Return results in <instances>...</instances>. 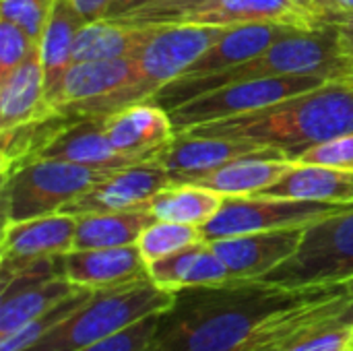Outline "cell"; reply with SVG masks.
<instances>
[{"label": "cell", "mask_w": 353, "mask_h": 351, "mask_svg": "<svg viewBox=\"0 0 353 351\" xmlns=\"http://www.w3.org/2000/svg\"><path fill=\"white\" fill-rule=\"evenodd\" d=\"M341 290L343 285L285 290L246 279L186 288L159 314L149 351H240L314 325L325 314L319 300Z\"/></svg>", "instance_id": "cell-1"}, {"label": "cell", "mask_w": 353, "mask_h": 351, "mask_svg": "<svg viewBox=\"0 0 353 351\" xmlns=\"http://www.w3.org/2000/svg\"><path fill=\"white\" fill-rule=\"evenodd\" d=\"M254 143L296 161L308 149L353 132V81L337 79L269 108L182 130Z\"/></svg>", "instance_id": "cell-2"}, {"label": "cell", "mask_w": 353, "mask_h": 351, "mask_svg": "<svg viewBox=\"0 0 353 351\" xmlns=\"http://www.w3.org/2000/svg\"><path fill=\"white\" fill-rule=\"evenodd\" d=\"M352 70L353 62L343 56L339 48L335 25H325L319 29H298L275 41L263 54L232 68L211 74L178 77L155 91L149 101L170 112L205 93L252 79L281 74H321L337 81L350 79Z\"/></svg>", "instance_id": "cell-3"}, {"label": "cell", "mask_w": 353, "mask_h": 351, "mask_svg": "<svg viewBox=\"0 0 353 351\" xmlns=\"http://www.w3.org/2000/svg\"><path fill=\"white\" fill-rule=\"evenodd\" d=\"M230 27L213 25H165L155 27L151 39L134 58V79L120 91L64 110L79 116H110L134 103H145L155 91L182 77Z\"/></svg>", "instance_id": "cell-4"}, {"label": "cell", "mask_w": 353, "mask_h": 351, "mask_svg": "<svg viewBox=\"0 0 353 351\" xmlns=\"http://www.w3.org/2000/svg\"><path fill=\"white\" fill-rule=\"evenodd\" d=\"M174 302L176 292L159 288L153 279L97 290L79 310L25 351H79L151 314L165 312Z\"/></svg>", "instance_id": "cell-5"}, {"label": "cell", "mask_w": 353, "mask_h": 351, "mask_svg": "<svg viewBox=\"0 0 353 351\" xmlns=\"http://www.w3.org/2000/svg\"><path fill=\"white\" fill-rule=\"evenodd\" d=\"M352 279L353 205L306 225L296 252L256 281L285 290H314Z\"/></svg>", "instance_id": "cell-6"}, {"label": "cell", "mask_w": 353, "mask_h": 351, "mask_svg": "<svg viewBox=\"0 0 353 351\" xmlns=\"http://www.w3.org/2000/svg\"><path fill=\"white\" fill-rule=\"evenodd\" d=\"M110 174L64 159H33L2 176L4 225L60 213Z\"/></svg>", "instance_id": "cell-7"}, {"label": "cell", "mask_w": 353, "mask_h": 351, "mask_svg": "<svg viewBox=\"0 0 353 351\" xmlns=\"http://www.w3.org/2000/svg\"><path fill=\"white\" fill-rule=\"evenodd\" d=\"M116 21L134 27H236L246 23H283L298 29H319L312 12L300 0H188L180 4L145 6L126 12Z\"/></svg>", "instance_id": "cell-8"}, {"label": "cell", "mask_w": 353, "mask_h": 351, "mask_svg": "<svg viewBox=\"0 0 353 351\" xmlns=\"http://www.w3.org/2000/svg\"><path fill=\"white\" fill-rule=\"evenodd\" d=\"M329 81L331 79L321 74H281V77L252 79L205 93L196 99H190L170 110L168 114L172 118L174 130L182 132L199 124L219 122L225 118H236L269 108L298 93L316 89Z\"/></svg>", "instance_id": "cell-9"}, {"label": "cell", "mask_w": 353, "mask_h": 351, "mask_svg": "<svg viewBox=\"0 0 353 351\" xmlns=\"http://www.w3.org/2000/svg\"><path fill=\"white\" fill-rule=\"evenodd\" d=\"M347 207L352 205L294 201V199H277V197H263V194L225 197L217 215L211 221H207L201 228V232L205 242H215V240L256 234V232L306 228Z\"/></svg>", "instance_id": "cell-10"}, {"label": "cell", "mask_w": 353, "mask_h": 351, "mask_svg": "<svg viewBox=\"0 0 353 351\" xmlns=\"http://www.w3.org/2000/svg\"><path fill=\"white\" fill-rule=\"evenodd\" d=\"M240 157H273L288 159L283 153L261 147L246 141L223 139V137H199L188 132H176L168 149L157 157V161L170 172L174 184H190L209 172L240 159Z\"/></svg>", "instance_id": "cell-11"}, {"label": "cell", "mask_w": 353, "mask_h": 351, "mask_svg": "<svg viewBox=\"0 0 353 351\" xmlns=\"http://www.w3.org/2000/svg\"><path fill=\"white\" fill-rule=\"evenodd\" d=\"M168 184H172L170 172L157 159L141 161L110 174L103 182L68 203L60 213L77 217L87 213L147 209L149 201Z\"/></svg>", "instance_id": "cell-12"}, {"label": "cell", "mask_w": 353, "mask_h": 351, "mask_svg": "<svg viewBox=\"0 0 353 351\" xmlns=\"http://www.w3.org/2000/svg\"><path fill=\"white\" fill-rule=\"evenodd\" d=\"M77 217L54 213L19 223H8L2 230V279L14 271L43 259L62 257L72 250Z\"/></svg>", "instance_id": "cell-13"}, {"label": "cell", "mask_w": 353, "mask_h": 351, "mask_svg": "<svg viewBox=\"0 0 353 351\" xmlns=\"http://www.w3.org/2000/svg\"><path fill=\"white\" fill-rule=\"evenodd\" d=\"M304 228L256 232L209 242L225 263L232 279L256 281L288 261L300 246Z\"/></svg>", "instance_id": "cell-14"}, {"label": "cell", "mask_w": 353, "mask_h": 351, "mask_svg": "<svg viewBox=\"0 0 353 351\" xmlns=\"http://www.w3.org/2000/svg\"><path fill=\"white\" fill-rule=\"evenodd\" d=\"M103 118L114 149L134 161L157 159L176 137L170 114L151 101L128 106Z\"/></svg>", "instance_id": "cell-15"}, {"label": "cell", "mask_w": 353, "mask_h": 351, "mask_svg": "<svg viewBox=\"0 0 353 351\" xmlns=\"http://www.w3.org/2000/svg\"><path fill=\"white\" fill-rule=\"evenodd\" d=\"M62 273L77 288L110 290L149 277V265L137 244L120 248H89L62 254Z\"/></svg>", "instance_id": "cell-16"}, {"label": "cell", "mask_w": 353, "mask_h": 351, "mask_svg": "<svg viewBox=\"0 0 353 351\" xmlns=\"http://www.w3.org/2000/svg\"><path fill=\"white\" fill-rule=\"evenodd\" d=\"M64 159L81 166H89L103 172H118L128 166L141 163L114 149L105 134L103 116H85L70 124L62 134H58L37 159Z\"/></svg>", "instance_id": "cell-17"}, {"label": "cell", "mask_w": 353, "mask_h": 351, "mask_svg": "<svg viewBox=\"0 0 353 351\" xmlns=\"http://www.w3.org/2000/svg\"><path fill=\"white\" fill-rule=\"evenodd\" d=\"M46 101V77L39 46L6 77H0V130L54 114Z\"/></svg>", "instance_id": "cell-18"}, {"label": "cell", "mask_w": 353, "mask_h": 351, "mask_svg": "<svg viewBox=\"0 0 353 351\" xmlns=\"http://www.w3.org/2000/svg\"><path fill=\"white\" fill-rule=\"evenodd\" d=\"M294 31H298V27L283 23H246L230 27L184 74H211L232 68L263 54Z\"/></svg>", "instance_id": "cell-19"}, {"label": "cell", "mask_w": 353, "mask_h": 351, "mask_svg": "<svg viewBox=\"0 0 353 351\" xmlns=\"http://www.w3.org/2000/svg\"><path fill=\"white\" fill-rule=\"evenodd\" d=\"M256 194L294 201L353 205V172L319 163L294 161L277 182Z\"/></svg>", "instance_id": "cell-20"}, {"label": "cell", "mask_w": 353, "mask_h": 351, "mask_svg": "<svg viewBox=\"0 0 353 351\" xmlns=\"http://www.w3.org/2000/svg\"><path fill=\"white\" fill-rule=\"evenodd\" d=\"M87 21L72 6L70 0H56L46 31L39 41L43 77H46V101L54 110L62 81L74 62V41L81 27Z\"/></svg>", "instance_id": "cell-21"}, {"label": "cell", "mask_w": 353, "mask_h": 351, "mask_svg": "<svg viewBox=\"0 0 353 351\" xmlns=\"http://www.w3.org/2000/svg\"><path fill=\"white\" fill-rule=\"evenodd\" d=\"M137 72L134 58L72 62L68 68L54 110H70L124 89Z\"/></svg>", "instance_id": "cell-22"}, {"label": "cell", "mask_w": 353, "mask_h": 351, "mask_svg": "<svg viewBox=\"0 0 353 351\" xmlns=\"http://www.w3.org/2000/svg\"><path fill=\"white\" fill-rule=\"evenodd\" d=\"M149 277L163 290L180 292L232 281V275L209 242L192 244L149 265Z\"/></svg>", "instance_id": "cell-23"}, {"label": "cell", "mask_w": 353, "mask_h": 351, "mask_svg": "<svg viewBox=\"0 0 353 351\" xmlns=\"http://www.w3.org/2000/svg\"><path fill=\"white\" fill-rule=\"evenodd\" d=\"M155 27H134L110 19L89 21L74 41V62L137 58Z\"/></svg>", "instance_id": "cell-24"}, {"label": "cell", "mask_w": 353, "mask_h": 351, "mask_svg": "<svg viewBox=\"0 0 353 351\" xmlns=\"http://www.w3.org/2000/svg\"><path fill=\"white\" fill-rule=\"evenodd\" d=\"M155 221L149 209L108 211L77 215V232L72 250L120 248L139 242L141 234Z\"/></svg>", "instance_id": "cell-25"}, {"label": "cell", "mask_w": 353, "mask_h": 351, "mask_svg": "<svg viewBox=\"0 0 353 351\" xmlns=\"http://www.w3.org/2000/svg\"><path fill=\"white\" fill-rule=\"evenodd\" d=\"M290 159H273V157H240L234 159L207 176L196 178L190 184L205 186L223 197H244L256 194L277 182L292 166Z\"/></svg>", "instance_id": "cell-26"}, {"label": "cell", "mask_w": 353, "mask_h": 351, "mask_svg": "<svg viewBox=\"0 0 353 351\" xmlns=\"http://www.w3.org/2000/svg\"><path fill=\"white\" fill-rule=\"evenodd\" d=\"M225 197L199 184H168L147 205L159 221H174L203 228L221 209Z\"/></svg>", "instance_id": "cell-27"}, {"label": "cell", "mask_w": 353, "mask_h": 351, "mask_svg": "<svg viewBox=\"0 0 353 351\" xmlns=\"http://www.w3.org/2000/svg\"><path fill=\"white\" fill-rule=\"evenodd\" d=\"M91 296H93V290L79 288L66 300L58 302L56 306H52L43 314L35 317L33 321H29L27 325H23L8 337L0 339V351H25L27 348H31L41 337H46L52 329H56L62 321H66L74 310H79Z\"/></svg>", "instance_id": "cell-28"}, {"label": "cell", "mask_w": 353, "mask_h": 351, "mask_svg": "<svg viewBox=\"0 0 353 351\" xmlns=\"http://www.w3.org/2000/svg\"><path fill=\"white\" fill-rule=\"evenodd\" d=\"M205 242L201 228L186 225V223H174V221H159L155 219L139 238L137 246L147 261V265L165 259L178 250H184L192 244Z\"/></svg>", "instance_id": "cell-29"}, {"label": "cell", "mask_w": 353, "mask_h": 351, "mask_svg": "<svg viewBox=\"0 0 353 351\" xmlns=\"http://www.w3.org/2000/svg\"><path fill=\"white\" fill-rule=\"evenodd\" d=\"M56 0H0V17L19 25L33 41H41Z\"/></svg>", "instance_id": "cell-30"}, {"label": "cell", "mask_w": 353, "mask_h": 351, "mask_svg": "<svg viewBox=\"0 0 353 351\" xmlns=\"http://www.w3.org/2000/svg\"><path fill=\"white\" fill-rule=\"evenodd\" d=\"M159 314H151V317L79 351H149L151 341L155 337V331H157Z\"/></svg>", "instance_id": "cell-31"}, {"label": "cell", "mask_w": 353, "mask_h": 351, "mask_svg": "<svg viewBox=\"0 0 353 351\" xmlns=\"http://www.w3.org/2000/svg\"><path fill=\"white\" fill-rule=\"evenodd\" d=\"M285 351H353V317L310 333Z\"/></svg>", "instance_id": "cell-32"}, {"label": "cell", "mask_w": 353, "mask_h": 351, "mask_svg": "<svg viewBox=\"0 0 353 351\" xmlns=\"http://www.w3.org/2000/svg\"><path fill=\"white\" fill-rule=\"evenodd\" d=\"M39 46L19 25L0 19V77H6Z\"/></svg>", "instance_id": "cell-33"}, {"label": "cell", "mask_w": 353, "mask_h": 351, "mask_svg": "<svg viewBox=\"0 0 353 351\" xmlns=\"http://www.w3.org/2000/svg\"><path fill=\"white\" fill-rule=\"evenodd\" d=\"M296 161L319 163V166H329V168H339V170L353 172V132L335 137L331 141H325V143L308 149Z\"/></svg>", "instance_id": "cell-34"}, {"label": "cell", "mask_w": 353, "mask_h": 351, "mask_svg": "<svg viewBox=\"0 0 353 351\" xmlns=\"http://www.w3.org/2000/svg\"><path fill=\"white\" fill-rule=\"evenodd\" d=\"M314 17L319 27H325V21L333 14L353 10V0H300Z\"/></svg>", "instance_id": "cell-35"}, {"label": "cell", "mask_w": 353, "mask_h": 351, "mask_svg": "<svg viewBox=\"0 0 353 351\" xmlns=\"http://www.w3.org/2000/svg\"><path fill=\"white\" fill-rule=\"evenodd\" d=\"M310 333L314 331H292V333H281V335H275L271 339H265V341H259V343H250L246 345L244 350L240 351H285L290 345L302 341L304 337H308Z\"/></svg>", "instance_id": "cell-36"}, {"label": "cell", "mask_w": 353, "mask_h": 351, "mask_svg": "<svg viewBox=\"0 0 353 351\" xmlns=\"http://www.w3.org/2000/svg\"><path fill=\"white\" fill-rule=\"evenodd\" d=\"M180 2H188V0H112V6L105 14V19L116 21L120 17H124L126 12L145 8V6H155V4H180Z\"/></svg>", "instance_id": "cell-37"}, {"label": "cell", "mask_w": 353, "mask_h": 351, "mask_svg": "<svg viewBox=\"0 0 353 351\" xmlns=\"http://www.w3.org/2000/svg\"><path fill=\"white\" fill-rule=\"evenodd\" d=\"M72 6L83 14V19L89 21H97V19H105L112 0H70Z\"/></svg>", "instance_id": "cell-38"}, {"label": "cell", "mask_w": 353, "mask_h": 351, "mask_svg": "<svg viewBox=\"0 0 353 351\" xmlns=\"http://www.w3.org/2000/svg\"><path fill=\"white\" fill-rule=\"evenodd\" d=\"M325 25H335V27L341 29V31H352L353 33V10L329 17V19L325 21Z\"/></svg>", "instance_id": "cell-39"}, {"label": "cell", "mask_w": 353, "mask_h": 351, "mask_svg": "<svg viewBox=\"0 0 353 351\" xmlns=\"http://www.w3.org/2000/svg\"><path fill=\"white\" fill-rule=\"evenodd\" d=\"M343 288H345V290H347V292L353 296V279L352 281H347V283H343Z\"/></svg>", "instance_id": "cell-40"}, {"label": "cell", "mask_w": 353, "mask_h": 351, "mask_svg": "<svg viewBox=\"0 0 353 351\" xmlns=\"http://www.w3.org/2000/svg\"><path fill=\"white\" fill-rule=\"evenodd\" d=\"M350 81H353V70H352V77H350Z\"/></svg>", "instance_id": "cell-41"}]
</instances>
